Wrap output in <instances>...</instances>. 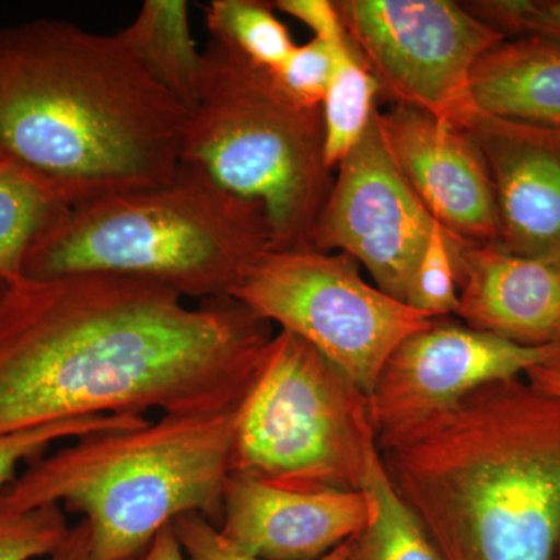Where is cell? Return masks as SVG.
Returning a JSON list of instances; mask_svg holds the SVG:
<instances>
[{
    "label": "cell",
    "mask_w": 560,
    "mask_h": 560,
    "mask_svg": "<svg viewBox=\"0 0 560 560\" xmlns=\"http://www.w3.org/2000/svg\"><path fill=\"white\" fill-rule=\"evenodd\" d=\"M272 337L231 296L189 307L125 276L22 279L0 302V436L88 416L234 410Z\"/></svg>",
    "instance_id": "cell-1"
},
{
    "label": "cell",
    "mask_w": 560,
    "mask_h": 560,
    "mask_svg": "<svg viewBox=\"0 0 560 560\" xmlns=\"http://www.w3.org/2000/svg\"><path fill=\"white\" fill-rule=\"evenodd\" d=\"M187 121L116 35L58 20L0 25V156L70 209L168 183Z\"/></svg>",
    "instance_id": "cell-2"
},
{
    "label": "cell",
    "mask_w": 560,
    "mask_h": 560,
    "mask_svg": "<svg viewBox=\"0 0 560 560\" xmlns=\"http://www.w3.org/2000/svg\"><path fill=\"white\" fill-rule=\"evenodd\" d=\"M394 492L442 560H555L560 397L528 378L375 438Z\"/></svg>",
    "instance_id": "cell-3"
},
{
    "label": "cell",
    "mask_w": 560,
    "mask_h": 560,
    "mask_svg": "<svg viewBox=\"0 0 560 560\" xmlns=\"http://www.w3.org/2000/svg\"><path fill=\"white\" fill-rule=\"evenodd\" d=\"M237 408L162 415L79 438L0 490V518L50 504L77 512L90 526L94 560H140L156 534L186 514L219 526Z\"/></svg>",
    "instance_id": "cell-4"
},
{
    "label": "cell",
    "mask_w": 560,
    "mask_h": 560,
    "mask_svg": "<svg viewBox=\"0 0 560 560\" xmlns=\"http://www.w3.org/2000/svg\"><path fill=\"white\" fill-rule=\"evenodd\" d=\"M268 250L257 206L180 164L162 186L70 209L28 254L24 279L125 276L201 302L231 296Z\"/></svg>",
    "instance_id": "cell-5"
},
{
    "label": "cell",
    "mask_w": 560,
    "mask_h": 560,
    "mask_svg": "<svg viewBox=\"0 0 560 560\" xmlns=\"http://www.w3.org/2000/svg\"><path fill=\"white\" fill-rule=\"evenodd\" d=\"M201 61L200 97L189 113L180 164L257 206L271 250L312 248L334 184L320 108L293 101L270 70L215 40Z\"/></svg>",
    "instance_id": "cell-6"
},
{
    "label": "cell",
    "mask_w": 560,
    "mask_h": 560,
    "mask_svg": "<svg viewBox=\"0 0 560 560\" xmlns=\"http://www.w3.org/2000/svg\"><path fill=\"white\" fill-rule=\"evenodd\" d=\"M375 447L364 390L311 342L275 334L235 415L232 474L294 492L363 490Z\"/></svg>",
    "instance_id": "cell-7"
},
{
    "label": "cell",
    "mask_w": 560,
    "mask_h": 560,
    "mask_svg": "<svg viewBox=\"0 0 560 560\" xmlns=\"http://www.w3.org/2000/svg\"><path fill=\"white\" fill-rule=\"evenodd\" d=\"M231 298L311 342L366 396L393 350L434 319L366 282L352 257L313 248L268 250Z\"/></svg>",
    "instance_id": "cell-8"
},
{
    "label": "cell",
    "mask_w": 560,
    "mask_h": 560,
    "mask_svg": "<svg viewBox=\"0 0 560 560\" xmlns=\"http://www.w3.org/2000/svg\"><path fill=\"white\" fill-rule=\"evenodd\" d=\"M381 95L463 127L475 109L470 77L503 36L452 0L335 2Z\"/></svg>",
    "instance_id": "cell-9"
},
{
    "label": "cell",
    "mask_w": 560,
    "mask_h": 560,
    "mask_svg": "<svg viewBox=\"0 0 560 560\" xmlns=\"http://www.w3.org/2000/svg\"><path fill=\"white\" fill-rule=\"evenodd\" d=\"M337 172L312 248L352 257L377 289L408 304L434 220L390 160L375 116Z\"/></svg>",
    "instance_id": "cell-10"
},
{
    "label": "cell",
    "mask_w": 560,
    "mask_h": 560,
    "mask_svg": "<svg viewBox=\"0 0 560 560\" xmlns=\"http://www.w3.org/2000/svg\"><path fill=\"white\" fill-rule=\"evenodd\" d=\"M560 346L528 348L464 323L434 318L397 346L368 400L375 438L455 407L490 383L528 375Z\"/></svg>",
    "instance_id": "cell-11"
},
{
    "label": "cell",
    "mask_w": 560,
    "mask_h": 560,
    "mask_svg": "<svg viewBox=\"0 0 560 560\" xmlns=\"http://www.w3.org/2000/svg\"><path fill=\"white\" fill-rule=\"evenodd\" d=\"M375 124L390 160L431 219L458 241H499L492 183L469 132L401 103L377 109Z\"/></svg>",
    "instance_id": "cell-12"
},
{
    "label": "cell",
    "mask_w": 560,
    "mask_h": 560,
    "mask_svg": "<svg viewBox=\"0 0 560 560\" xmlns=\"http://www.w3.org/2000/svg\"><path fill=\"white\" fill-rule=\"evenodd\" d=\"M488 168L499 245L560 259V130L499 119L475 108L463 125Z\"/></svg>",
    "instance_id": "cell-13"
},
{
    "label": "cell",
    "mask_w": 560,
    "mask_h": 560,
    "mask_svg": "<svg viewBox=\"0 0 560 560\" xmlns=\"http://www.w3.org/2000/svg\"><path fill=\"white\" fill-rule=\"evenodd\" d=\"M371 518L364 490L294 492L231 474L219 529L228 547L259 560H318Z\"/></svg>",
    "instance_id": "cell-14"
},
{
    "label": "cell",
    "mask_w": 560,
    "mask_h": 560,
    "mask_svg": "<svg viewBox=\"0 0 560 560\" xmlns=\"http://www.w3.org/2000/svg\"><path fill=\"white\" fill-rule=\"evenodd\" d=\"M452 242L459 290L455 316L515 345L560 346V259L518 256L497 242Z\"/></svg>",
    "instance_id": "cell-15"
},
{
    "label": "cell",
    "mask_w": 560,
    "mask_h": 560,
    "mask_svg": "<svg viewBox=\"0 0 560 560\" xmlns=\"http://www.w3.org/2000/svg\"><path fill=\"white\" fill-rule=\"evenodd\" d=\"M470 95L489 116L560 130V44L539 36L501 40L471 70Z\"/></svg>",
    "instance_id": "cell-16"
},
{
    "label": "cell",
    "mask_w": 560,
    "mask_h": 560,
    "mask_svg": "<svg viewBox=\"0 0 560 560\" xmlns=\"http://www.w3.org/2000/svg\"><path fill=\"white\" fill-rule=\"evenodd\" d=\"M132 60L187 110L201 90L202 61L190 31L189 3L145 0L138 16L116 33Z\"/></svg>",
    "instance_id": "cell-17"
},
{
    "label": "cell",
    "mask_w": 560,
    "mask_h": 560,
    "mask_svg": "<svg viewBox=\"0 0 560 560\" xmlns=\"http://www.w3.org/2000/svg\"><path fill=\"white\" fill-rule=\"evenodd\" d=\"M69 210L38 176L0 156V280L13 285L24 279L28 254Z\"/></svg>",
    "instance_id": "cell-18"
},
{
    "label": "cell",
    "mask_w": 560,
    "mask_h": 560,
    "mask_svg": "<svg viewBox=\"0 0 560 560\" xmlns=\"http://www.w3.org/2000/svg\"><path fill=\"white\" fill-rule=\"evenodd\" d=\"M363 490L370 497L371 518L366 528L349 540L346 560H442L425 530L394 492L377 447L368 460Z\"/></svg>",
    "instance_id": "cell-19"
},
{
    "label": "cell",
    "mask_w": 560,
    "mask_h": 560,
    "mask_svg": "<svg viewBox=\"0 0 560 560\" xmlns=\"http://www.w3.org/2000/svg\"><path fill=\"white\" fill-rule=\"evenodd\" d=\"M381 84L348 38L338 49L334 75L320 103L324 160L330 172L359 145L377 113Z\"/></svg>",
    "instance_id": "cell-20"
},
{
    "label": "cell",
    "mask_w": 560,
    "mask_h": 560,
    "mask_svg": "<svg viewBox=\"0 0 560 560\" xmlns=\"http://www.w3.org/2000/svg\"><path fill=\"white\" fill-rule=\"evenodd\" d=\"M275 11V3L261 0H212L205 7L206 27L210 39L275 70L296 47Z\"/></svg>",
    "instance_id": "cell-21"
},
{
    "label": "cell",
    "mask_w": 560,
    "mask_h": 560,
    "mask_svg": "<svg viewBox=\"0 0 560 560\" xmlns=\"http://www.w3.org/2000/svg\"><path fill=\"white\" fill-rule=\"evenodd\" d=\"M149 419L142 415H102L88 418L58 420L46 425L16 431L0 436V490L16 478L18 467L24 460L38 459L55 442L79 440L105 431L136 429Z\"/></svg>",
    "instance_id": "cell-22"
},
{
    "label": "cell",
    "mask_w": 560,
    "mask_h": 560,
    "mask_svg": "<svg viewBox=\"0 0 560 560\" xmlns=\"http://www.w3.org/2000/svg\"><path fill=\"white\" fill-rule=\"evenodd\" d=\"M408 305L431 318H448L459 307L458 272L451 234L434 221L412 278Z\"/></svg>",
    "instance_id": "cell-23"
},
{
    "label": "cell",
    "mask_w": 560,
    "mask_h": 560,
    "mask_svg": "<svg viewBox=\"0 0 560 560\" xmlns=\"http://www.w3.org/2000/svg\"><path fill=\"white\" fill-rule=\"evenodd\" d=\"M348 38L335 43L313 38L302 46L296 44L289 58L270 72L293 101L307 108H320L334 75L338 49Z\"/></svg>",
    "instance_id": "cell-24"
},
{
    "label": "cell",
    "mask_w": 560,
    "mask_h": 560,
    "mask_svg": "<svg viewBox=\"0 0 560 560\" xmlns=\"http://www.w3.org/2000/svg\"><path fill=\"white\" fill-rule=\"evenodd\" d=\"M70 526L58 504L0 518V560H32L54 555Z\"/></svg>",
    "instance_id": "cell-25"
},
{
    "label": "cell",
    "mask_w": 560,
    "mask_h": 560,
    "mask_svg": "<svg viewBox=\"0 0 560 560\" xmlns=\"http://www.w3.org/2000/svg\"><path fill=\"white\" fill-rule=\"evenodd\" d=\"M187 560H259L243 556L228 547L219 529L200 514H186L173 522ZM349 541L318 560H346Z\"/></svg>",
    "instance_id": "cell-26"
},
{
    "label": "cell",
    "mask_w": 560,
    "mask_h": 560,
    "mask_svg": "<svg viewBox=\"0 0 560 560\" xmlns=\"http://www.w3.org/2000/svg\"><path fill=\"white\" fill-rule=\"evenodd\" d=\"M275 9L307 25L315 38L335 43L348 36L337 5L329 0H278Z\"/></svg>",
    "instance_id": "cell-27"
},
{
    "label": "cell",
    "mask_w": 560,
    "mask_h": 560,
    "mask_svg": "<svg viewBox=\"0 0 560 560\" xmlns=\"http://www.w3.org/2000/svg\"><path fill=\"white\" fill-rule=\"evenodd\" d=\"M539 36L560 44V0H525L522 38Z\"/></svg>",
    "instance_id": "cell-28"
},
{
    "label": "cell",
    "mask_w": 560,
    "mask_h": 560,
    "mask_svg": "<svg viewBox=\"0 0 560 560\" xmlns=\"http://www.w3.org/2000/svg\"><path fill=\"white\" fill-rule=\"evenodd\" d=\"M49 558V560H94L91 552L90 526L86 521H81L70 528L60 548Z\"/></svg>",
    "instance_id": "cell-29"
},
{
    "label": "cell",
    "mask_w": 560,
    "mask_h": 560,
    "mask_svg": "<svg viewBox=\"0 0 560 560\" xmlns=\"http://www.w3.org/2000/svg\"><path fill=\"white\" fill-rule=\"evenodd\" d=\"M142 560H187L173 523L156 534Z\"/></svg>",
    "instance_id": "cell-30"
},
{
    "label": "cell",
    "mask_w": 560,
    "mask_h": 560,
    "mask_svg": "<svg viewBox=\"0 0 560 560\" xmlns=\"http://www.w3.org/2000/svg\"><path fill=\"white\" fill-rule=\"evenodd\" d=\"M526 378L537 388L551 394V396L560 397V357L559 359L548 361L541 366L534 368L526 375Z\"/></svg>",
    "instance_id": "cell-31"
},
{
    "label": "cell",
    "mask_w": 560,
    "mask_h": 560,
    "mask_svg": "<svg viewBox=\"0 0 560 560\" xmlns=\"http://www.w3.org/2000/svg\"><path fill=\"white\" fill-rule=\"evenodd\" d=\"M9 283L3 282V280H0V302H2L3 296H5L7 290H9Z\"/></svg>",
    "instance_id": "cell-32"
},
{
    "label": "cell",
    "mask_w": 560,
    "mask_h": 560,
    "mask_svg": "<svg viewBox=\"0 0 560 560\" xmlns=\"http://www.w3.org/2000/svg\"><path fill=\"white\" fill-rule=\"evenodd\" d=\"M555 560H560V545L558 552H556Z\"/></svg>",
    "instance_id": "cell-33"
}]
</instances>
